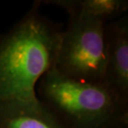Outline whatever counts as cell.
<instances>
[{
	"label": "cell",
	"mask_w": 128,
	"mask_h": 128,
	"mask_svg": "<svg viewBox=\"0 0 128 128\" xmlns=\"http://www.w3.org/2000/svg\"><path fill=\"white\" fill-rule=\"evenodd\" d=\"M61 33L33 8L0 37V102L38 98V82L54 68Z\"/></svg>",
	"instance_id": "6da1fadb"
},
{
	"label": "cell",
	"mask_w": 128,
	"mask_h": 128,
	"mask_svg": "<svg viewBox=\"0 0 128 128\" xmlns=\"http://www.w3.org/2000/svg\"><path fill=\"white\" fill-rule=\"evenodd\" d=\"M36 94L66 128L127 126L128 103L103 83L78 81L52 68L41 78Z\"/></svg>",
	"instance_id": "7a4b0ae2"
},
{
	"label": "cell",
	"mask_w": 128,
	"mask_h": 128,
	"mask_svg": "<svg viewBox=\"0 0 128 128\" xmlns=\"http://www.w3.org/2000/svg\"><path fill=\"white\" fill-rule=\"evenodd\" d=\"M106 21L69 15L62 31L54 69L75 80L102 83L106 65Z\"/></svg>",
	"instance_id": "3957f363"
},
{
	"label": "cell",
	"mask_w": 128,
	"mask_h": 128,
	"mask_svg": "<svg viewBox=\"0 0 128 128\" xmlns=\"http://www.w3.org/2000/svg\"><path fill=\"white\" fill-rule=\"evenodd\" d=\"M106 65L102 83L128 103V18L106 24Z\"/></svg>",
	"instance_id": "277c9868"
},
{
	"label": "cell",
	"mask_w": 128,
	"mask_h": 128,
	"mask_svg": "<svg viewBox=\"0 0 128 128\" xmlns=\"http://www.w3.org/2000/svg\"><path fill=\"white\" fill-rule=\"evenodd\" d=\"M0 128H66L38 98L0 102Z\"/></svg>",
	"instance_id": "5b68a950"
},
{
	"label": "cell",
	"mask_w": 128,
	"mask_h": 128,
	"mask_svg": "<svg viewBox=\"0 0 128 128\" xmlns=\"http://www.w3.org/2000/svg\"><path fill=\"white\" fill-rule=\"evenodd\" d=\"M47 2L62 8L69 15L96 18L105 21L121 15L128 8L126 0H53Z\"/></svg>",
	"instance_id": "8992f818"
},
{
	"label": "cell",
	"mask_w": 128,
	"mask_h": 128,
	"mask_svg": "<svg viewBox=\"0 0 128 128\" xmlns=\"http://www.w3.org/2000/svg\"><path fill=\"white\" fill-rule=\"evenodd\" d=\"M119 128H128L127 126H122V127H119Z\"/></svg>",
	"instance_id": "52a82bcc"
}]
</instances>
